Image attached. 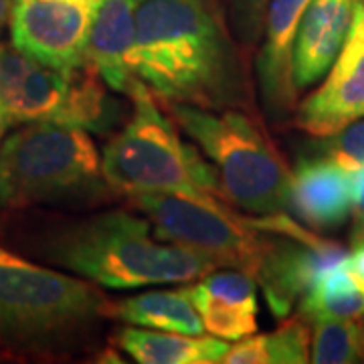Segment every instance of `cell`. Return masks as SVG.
<instances>
[{"label":"cell","instance_id":"30bf717a","mask_svg":"<svg viewBox=\"0 0 364 364\" xmlns=\"http://www.w3.org/2000/svg\"><path fill=\"white\" fill-rule=\"evenodd\" d=\"M97 0H14L11 43L57 69L85 65V45Z\"/></svg>","mask_w":364,"mask_h":364},{"label":"cell","instance_id":"603a6c76","mask_svg":"<svg viewBox=\"0 0 364 364\" xmlns=\"http://www.w3.org/2000/svg\"><path fill=\"white\" fill-rule=\"evenodd\" d=\"M269 0H223L227 23L237 43L249 51L259 43Z\"/></svg>","mask_w":364,"mask_h":364},{"label":"cell","instance_id":"5b68a950","mask_svg":"<svg viewBox=\"0 0 364 364\" xmlns=\"http://www.w3.org/2000/svg\"><path fill=\"white\" fill-rule=\"evenodd\" d=\"M95 284L0 247V342L18 350H57L83 340L107 316Z\"/></svg>","mask_w":364,"mask_h":364},{"label":"cell","instance_id":"8fae6325","mask_svg":"<svg viewBox=\"0 0 364 364\" xmlns=\"http://www.w3.org/2000/svg\"><path fill=\"white\" fill-rule=\"evenodd\" d=\"M364 117V26L354 13L350 33L330 73L296 107V124L312 136H330Z\"/></svg>","mask_w":364,"mask_h":364},{"label":"cell","instance_id":"484cf974","mask_svg":"<svg viewBox=\"0 0 364 364\" xmlns=\"http://www.w3.org/2000/svg\"><path fill=\"white\" fill-rule=\"evenodd\" d=\"M14 0H0V37L4 33L6 25L11 23V14H13Z\"/></svg>","mask_w":364,"mask_h":364},{"label":"cell","instance_id":"9a60e30c","mask_svg":"<svg viewBox=\"0 0 364 364\" xmlns=\"http://www.w3.org/2000/svg\"><path fill=\"white\" fill-rule=\"evenodd\" d=\"M358 0H312L294 43L291 75L298 93L330 71L350 33Z\"/></svg>","mask_w":364,"mask_h":364},{"label":"cell","instance_id":"5bb4252c","mask_svg":"<svg viewBox=\"0 0 364 364\" xmlns=\"http://www.w3.org/2000/svg\"><path fill=\"white\" fill-rule=\"evenodd\" d=\"M205 330L221 340H241L257 332V282L241 269L219 267L184 287Z\"/></svg>","mask_w":364,"mask_h":364},{"label":"cell","instance_id":"277c9868","mask_svg":"<svg viewBox=\"0 0 364 364\" xmlns=\"http://www.w3.org/2000/svg\"><path fill=\"white\" fill-rule=\"evenodd\" d=\"M168 107L178 128L210 160L223 200L259 217L291 210V170L243 109Z\"/></svg>","mask_w":364,"mask_h":364},{"label":"cell","instance_id":"7402d4cb","mask_svg":"<svg viewBox=\"0 0 364 364\" xmlns=\"http://www.w3.org/2000/svg\"><path fill=\"white\" fill-rule=\"evenodd\" d=\"M310 152L348 174L364 170V119H356L330 136H316Z\"/></svg>","mask_w":364,"mask_h":364},{"label":"cell","instance_id":"d6986e66","mask_svg":"<svg viewBox=\"0 0 364 364\" xmlns=\"http://www.w3.org/2000/svg\"><path fill=\"white\" fill-rule=\"evenodd\" d=\"M310 328L291 320L267 334H249L225 352L227 364H304L310 363Z\"/></svg>","mask_w":364,"mask_h":364},{"label":"cell","instance_id":"4fadbf2b","mask_svg":"<svg viewBox=\"0 0 364 364\" xmlns=\"http://www.w3.org/2000/svg\"><path fill=\"white\" fill-rule=\"evenodd\" d=\"M85 63L109 90L130 95L142 83L136 71L134 0H97L91 14Z\"/></svg>","mask_w":364,"mask_h":364},{"label":"cell","instance_id":"52a82bcc","mask_svg":"<svg viewBox=\"0 0 364 364\" xmlns=\"http://www.w3.org/2000/svg\"><path fill=\"white\" fill-rule=\"evenodd\" d=\"M105 87L90 63L57 69L0 43V107L11 126L57 122L104 134L122 117Z\"/></svg>","mask_w":364,"mask_h":364},{"label":"cell","instance_id":"2e32d148","mask_svg":"<svg viewBox=\"0 0 364 364\" xmlns=\"http://www.w3.org/2000/svg\"><path fill=\"white\" fill-rule=\"evenodd\" d=\"M291 210L312 231L340 227L352 213L350 174L324 158H301L291 172Z\"/></svg>","mask_w":364,"mask_h":364},{"label":"cell","instance_id":"83f0119b","mask_svg":"<svg viewBox=\"0 0 364 364\" xmlns=\"http://www.w3.org/2000/svg\"><path fill=\"white\" fill-rule=\"evenodd\" d=\"M358 14H360V21L364 26V0H358Z\"/></svg>","mask_w":364,"mask_h":364},{"label":"cell","instance_id":"3957f363","mask_svg":"<svg viewBox=\"0 0 364 364\" xmlns=\"http://www.w3.org/2000/svg\"><path fill=\"white\" fill-rule=\"evenodd\" d=\"M109 184L87 130L28 122L0 144V208L95 203Z\"/></svg>","mask_w":364,"mask_h":364},{"label":"cell","instance_id":"7c38bea8","mask_svg":"<svg viewBox=\"0 0 364 364\" xmlns=\"http://www.w3.org/2000/svg\"><path fill=\"white\" fill-rule=\"evenodd\" d=\"M312 0H269L257 55V85L265 116L273 124H284L298 107L291 61L298 26Z\"/></svg>","mask_w":364,"mask_h":364},{"label":"cell","instance_id":"4316f807","mask_svg":"<svg viewBox=\"0 0 364 364\" xmlns=\"http://www.w3.org/2000/svg\"><path fill=\"white\" fill-rule=\"evenodd\" d=\"M9 126H11V122H9V117H6V114H4V109L0 107V144H2L4 132L9 130Z\"/></svg>","mask_w":364,"mask_h":364},{"label":"cell","instance_id":"7a4b0ae2","mask_svg":"<svg viewBox=\"0 0 364 364\" xmlns=\"http://www.w3.org/2000/svg\"><path fill=\"white\" fill-rule=\"evenodd\" d=\"M43 255L107 289L193 282L217 269L207 255L158 239L150 221L130 210L59 225L43 239Z\"/></svg>","mask_w":364,"mask_h":364},{"label":"cell","instance_id":"44dd1931","mask_svg":"<svg viewBox=\"0 0 364 364\" xmlns=\"http://www.w3.org/2000/svg\"><path fill=\"white\" fill-rule=\"evenodd\" d=\"M310 363H364V318L316 322L310 342Z\"/></svg>","mask_w":364,"mask_h":364},{"label":"cell","instance_id":"ffe728a7","mask_svg":"<svg viewBox=\"0 0 364 364\" xmlns=\"http://www.w3.org/2000/svg\"><path fill=\"white\" fill-rule=\"evenodd\" d=\"M299 316L306 322L364 318V287L342 267H330L299 299Z\"/></svg>","mask_w":364,"mask_h":364},{"label":"cell","instance_id":"ac0fdd59","mask_svg":"<svg viewBox=\"0 0 364 364\" xmlns=\"http://www.w3.org/2000/svg\"><path fill=\"white\" fill-rule=\"evenodd\" d=\"M105 312L122 324L193 334V336L205 332V324L196 312L195 304L186 296L184 289L144 291L138 296L117 299L114 304L107 301Z\"/></svg>","mask_w":364,"mask_h":364},{"label":"cell","instance_id":"d4e9b609","mask_svg":"<svg viewBox=\"0 0 364 364\" xmlns=\"http://www.w3.org/2000/svg\"><path fill=\"white\" fill-rule=\"evenodd\" d=\"M364 243V210L354 215V229H352V247Z\"/></svg>","mask_w":364,"mask_h":364},{"label":"cell","instance_id":"ba28073f","mask_svg":"<svg viewBox=\"0 0 364 364\" xmlns=\"http://www.w3.org/2000/svg\"><path fill=\"white\" fill-rule=\"evenodd\" d=\"M132 203L158 239L198 251L217 267L241 269L255 279L273 235L263 217H241L213 195L150 193L134 195Z\"/></svg>","mask_w":364,"mask_h":364},{"label":"cell","instance_id":"cb8c5ba5","mask_svg":"<svg viewBox=\"0 0 364 364\" xmlns=\"http://www.w3.org/2000/svg\"><path fill=\"white\" fill-rule=\"evenodd\" d=\"M342 267L364 287V243L363 245H354L350 255L346 253V257L342 261Z\"/></svg>","mask_w":364,"mask_h":364},{"label":"cell","instance_id":"8992f818","mask_svg":"<svg viewBox=\"0 0 364 364\" xmlns=\"http://www.w3.org/2000/svg\"><path fill=\"white\" fill-rule=\"evenodd\" d=\"M130 97L134 104L130 119L107 142L102 158V174L109 188L130 196L150 193L221 196L215 168L200 156L198 148L182 142L144 81Z\"/></svg>","mask_w":364,"mask_h":364},{"label":"cell","instance_id":"9c48e42d","mask_svg":"<svg viewBox=\"0 0 364 364\" xmlns=\"http://www.w3.org/2000/svg\"><path fill=\"white\" fill-rule=\"evenodd\" d=\"M263 221L273 235L255 282L263 289L272 312L286 318L322 273L344 261L346 251L299 227L287 213L267 215Z\"/></svg>","mask_w":364,"mask_h":364},{"label":"cell","instance_id":"e0dca14e","mask_svg":"<svg viewBox=\"0 0 364 364\" xmlns=\"http://www.w3.org/2000/svg\"><path fill=\"white\" fill-rule=\"evenodd\" d=\"M116 344L142 364H217L229 350L227 340L205 334H178L126 326L116 334Z\"/></svg>","mask_w":364,"mask_h":364},{"label":"cell","instance_id":"6da1fadb","mask_svg":"<svg viewBox=\"0 0 364 364\" xmlns=\"http://www.w3.org/2000/svg\"><path fill=\"white\" fill-rule=\"evenodd\" d=\"M136 71L164 104L245 109L251 83L223 0H134Z\"/></svg>","mask_w":364,"mask_h":364}]
</instances>
